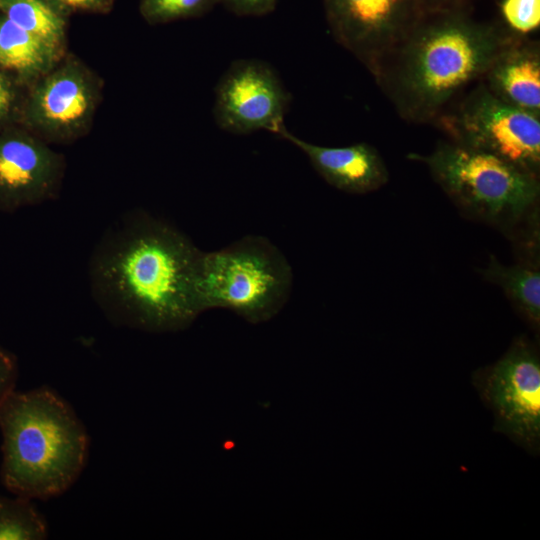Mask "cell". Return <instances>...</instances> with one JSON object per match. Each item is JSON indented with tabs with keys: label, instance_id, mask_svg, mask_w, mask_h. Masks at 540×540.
I'll use <instances>...</instances> for the list:
<instances>
[{
	"label": "cell",
	"instance_id": "6da1fadb",
	"mask_svg": "<svg viewBox=\"0 0 540 540\" xmlns=\"http://www.w3.org/2000/svg\"><path fill=\"white\" fill-rule=\"evenodd\" d=\"M201 250L144 211L125 215L91 255L93 298L114 324L167 332L198 316L194 277Z\"/></svg>",
	"mask_w": 540,
	"mask_h": 540
},
{
	"label": "cell",
	"instance_id": "7a4b0ae2",
	"mask_svg": "<svg viewBox=\"0 0 540 540\" xmlns=\"http://www.w3.org/2000/svg\"><path fill=\"white\" fill-rule=\"evenodd\" d=\"M516 38L455 6L425 12L373 76L401 117L428 122Z\"/></svg>",
	"mask_w": 540,
	"mask_h": 540
},
{
	"label": "cell",
	"instance_id": "3957f363",
	"mask_svg": "<svg viewBox=\"0 0 540 540\" xmlns=\"http://www.w3.org/2000/svg\"><path fill=\"white\" fill-rule=\"evenodd\" d=\"M1 480L11 493L49 499L67 491L89 453L86 429L72 407L41 386L13 391L0 407Z\"/></svg>",
	"mask_w": 540,
	"mask_h": 540
},
{
	"label": "cell",
	"instance_id": "277c9868",
	"mask_svg": "<svg viewBox=\"0 0 540 540\" xmlns=\"http://www.w3.org/2000/svg\"><path fill=\"white\" fill-rule=\"evenodd\" d=\"M292 286L293 272L284 254L267 238L254 235L201 251L194 277L199 313L226 308L253 323L276 315Z\"/></svg>",
	"mask_w": 540,
	"mask_h": 540
},
{
	"label": "cell",
	"instance_id": "5b68a950",
	"mask_svg": "<svg viewBox=\"0 0 540 540\" xmlns=\"http://www.w3.org/2000/svg\"><path fill=\"white\" fill-rule=\"evenodd\" d=\"M425 163L434 179L465 209L492 220L518 217L539 196L536 175L494 154L456 142L440 143Z\"/></svg>",
	"mask_w": 540,
	"mask_h": 540
},
{
	"label": "cell",
	"instance_id": "8992f818",
	"mask_svg": "<svg viewBox=\"0 0 540 540\" xmlns=\"http://www.w3.org/2000/svg\"><path fill=\"white\" fill-rule=\"evenodd\" d=\"M102 93L101 77L66 52L26 87L16 123L49 144L76 141L90 131Z\"/></svg>",
	"mask_w": 540,
	"mask_h": 540
},
{
	"label": "cell",
	"instance_id": "52a82bcc",
	"mask_svg": "<svg viewBox=\"0 0 540 540\" xmlns=\"http://www.w3.org/2000/svg\"><path fill=\"white\" fill-rule=\"evenodd\" d=\"M472 383L492 411L494 430L537 455L540 448V359L519 338L495 363L478 369Z\"/></svg>",
	"mask_w": 540,
	"mask_h": 540
},
{
	"label": "cell",
	"instance_id": "ba28073f",
	"mask_svg": "<svg viewBox=\"0 0 540 540\" xmlns=\"http://www.w3.org/2000/svg\"><path fill=\"white\" fill-rule=\"evenodd\" d=\"M453 142L494 154L536 175L540 166V117L492 94L483 82L442 119Z\"/></svg>",
	"mask_w": 540,
	"mask_h": 540
},
{
	"label": "cell",
	"instance_id": "9c48e42d",
	"mask_svg": "<svg viewBox=\"0 0 540 540\" xmlns=\"http://www.w3.org/2000/svg\"><path fill=\"white\" fill-rule=\"evenodd\" d=\"M290 96L267 63L256 59L234 61L215 88L216 124L229 133L246 135L282 127Z\"/></svg>",
	"mask_w": 540,
	"mask_h": 540
},
{
	"label": "cell",
	"instance_id": "30bf717a",
	"mask_svg": "<svg viewBox=\"0 0 540 540\" xmlns=\"http://www.w3.org/2000/svg\"><path fill=\"white\" fill-rule=\"evenodd\" d=\"M336 41L372 73L416 23L415 0H323Z\"/></svg>",
	"mask_w": 540,
	"mask_h": 540
},
{
	"label": "cell",
	"instance_id": "8fae6325",
	"mask_svg": "<svg viewBox=\"0 0 540 540\" xmlns=\"http://www.w3.org/2000/svg\"><path fill=\"white\" fill-rule=\"evenodd\" d=\"M65 167L62 154L20 124L0 127V211L55 198Z\"/></svg>",
	"mask_w": 540,
	"mask_h": 540
},
{
	"label": "cell",
	"instance_id": "7c38bea8",
	"mask_svg": "<svg viewBox=\"0 0 540 540\" xmlns=\"http://www.w3.org/2000/svg\"><path fill=\"white\" fill-rule=\"evenodd\" d=\"M276 135L300 149L314 169L333 187L348 193L375 191L388 180V171L378 151L367 143L326 147L309 143L280 127Z\"/></svg>",
	"mask_w": 540,
	"mask_h": 540
},
{
	"label": "cell",
	"instance_id": "4fadbf2b",
	"mask_svg": "<svg viewBox=\"0 0 540 540\" xmlns=\"http://www.w3.org/2000/svg\"><path fill=\"white\" fill-rule=\"evenodd\" d=\"M482 82L502 101L540 117V51L517 37L493 61Z\"/></svg>",
	"mask_w": 540,
	"mask_h": 540
},
{
	"label": "cell",
	"instance_id": "5bb4252c",
	"mask_svg": "<svg viewBox=\"0 0 540 540\" xmlns=\"http://www.w3.org/2000/svg\"><path fill=\"white\" fill-rule=\"evenodd\" d=\"M64 54L0 13V71L24 88L46 74Z\"/></svg>",
	"mask_w": 540,
	"mask_h": 540
},
{
	"label": "cell",
	"instance_id": "9a60e30c",
	"mask_svg": "<svg viewBox=\"0 0 540 540\" xmlns=\"http://www.w3.org/2000/svg\"><path fill=\"white\" fill-rule=\"evenodd\" d=\"M0 13L64 54L69 16L49 0H0Z\"/></svg>",
	"mask_w": 540,
	"mask_h": 540
},
{
	"label": "cell",
	"instance_id": "2e32d148",
	"mask_svg": "<svg viewBox=\"0 0 540 540\" xmlns=\"http://www.w3.org/2000/svg\"><path fill=\"white\" fill-rule=\"evenodd\" d=\"M484 276L501 286L511 301L534 326L540 323V272L523 265L506 266L492 259Z\"/></svg>",
	"mask_w": 540,
	"mask_h": 540
},
{
	"label": "cell",
	"instance_id": "e0dca14e",
	"mask_svg": "<svg viewBox=\"0 0 540 540\" xmlns=\"http://www.w3.org/2000/svg\"><path fill=\"white\" fill-rule=\"evenodd\" d=\"M0 497V540H41L48 526L31 499Z\"/></svg>",
	"mask_w": 540,
	"mask_h": 540
},
{
	"label": "cell",
	"instance_id": "ac0fdd59",
	"mask_svg": "<svg viewBox=\"0 0 540 540\" xmlns=\"http://www.w3.org/2000/svg\"><path fill=\"white\" fill-rule=\"evenodd\" d=\"M219 0H139V13L150 25L192 19L211 11Z\"/></svg>",
	"mask_w": 540,
	"mask_h": 540
},
{
	"label": "cell",
	"instance_id": "d6986e66",
	"mask_svg": "<svg viewBox=\"0 0 540 540\" xmlns=\"http://www.w3.org/2000/svg\"><path fill=\"white\" fill-rule=\"evenodd\" d=\"M500 14L509 33L527 36L540 27V0H501Z\"/></svg>",
	"mask_w": 540,
	"mask_h": 540
},
{
	"label": "cell",
	"instance_id": "ffe728a7",
	"mask_svg": "<svg viewBox=\"0 0 540 540\" xmlns=\"http://www.w3.org/2000/svg\"><path fill=\"white\" fill-rule=\"evenodd\" d=\"M22 88L16 79L0 71V127L16 123L24 95Z\"/></svg>",
	"mask_w": 540,
	"mask_h": 540
},
{
	"label": "cell",
	"instance_id": "44dd1931",
	"mask_svg": "<svg viewBox=\"0 0 540 540\" xmlns=\"http://www.w3.org/2000/svg\"><path fill=\"white\" fill-rule=\"evenodd\" d=\"M59 10L70 17L74 13L108 14L115 0H49Z\"/></svg>",
	"mask_w": 540,
	"mask_h": 540
},
{
	"label": "cell",
	"instance_id": "7402d4cb",
	"mask_svg": "<svg viewBox=\"0 0 540 540\" xmlns=\"http://www.w3.org/2000/svg\"><path fill=\"white\" fill-rule=\"evenodd\" d=\"M17 377V359L11 352L0 347V407L14 391Z\"/></svg>",
	"mask_w": 540,
	"mask_h": 540
},
{
	"label": "cell",
	"instance_id": "603a6c76",
	"mask_svg": "<svg viewBox=\"0 0 540 540\" xmlns=\"http://www.w3.org/2000/svg\"><path fill=\"white\" fill-rule=\"evenodd\" d=\"M219 4L239 16H263L275 9L277 0H219Z\"/></svg>",
	"mask_w": 540,
	"mask_h": 540
},
{
	"label": "cell",
	"instance_id": "cb8c5ba5",
	"mask_svg": "<svg viewBox=\"0 0 540 540\" xmlns=\"http://www.w3.org/2000/svg\"><path fill=\"white\" fill-rule=\"evenodd\" d=\"M454 0H415L422 13L453 6Z\"/></svg>",
	"mask_w": 540,
	"mask_h": 540
}]
</instances>
